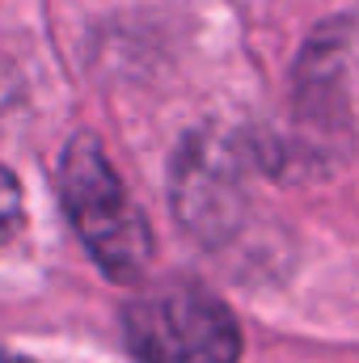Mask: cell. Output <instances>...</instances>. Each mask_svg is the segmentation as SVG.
Listing matches in <instances>:
<instances>
[{
  "label": "cell",
  "mask_w": 359,
  "mask_h": 363,
  "mask_svg": "<svg viewBox=\"0 0 359 363\" xmlns=\"http://www.w3.org/2000/svg\"><path fill=\"white\" fill-rule=\"evenodd\" d=\"M21 228V186L9 169H0V245Z\"/></svg>",
  "instance_id": "cell-3"
},
{
  "label": "cell",
  "mask_w": 359,
  "mask_h": 363,
  "mask_svg": "<svg viewBox=\"0 0 359 363\" xmlns=\"http://www.w3.org/2000/svg\"><path fill=\"white\" fill-rule=\"evenodd\" d=\"M136 363H237L241 330L228 304L199 283H161L123 313Z\"/></svg>",
  "instance_id": "cell-2"
},
{
  "label": "cell",
  "mask_w": 359,
  "mask_h": 363,
  "mask_svg": "<svg viewBox=\"0 0 359 363\" xmlns=\"http://www.w3.org/2000/svg\"><path fill=\"white\" fill-rule=\"evenodd\" d=\"M60 199L68 207V220L77 237L85 241L93 262L118 283H136L148 271L153 258V233L131 203L123 178L106 161L101 144L93 135H77L64 148L60 161Z\"/></svg>",
  "instance_id": "cell-1"
},
{
  "label": "cell",
  "mask_w": 359,
  "mask_h": 363,
  "mask_svg": "<svg viewBox=\"0 0 359 363\" xmlns=\"http://www.w3.org/2000/svg\"><path fill=\"white\" fill-rule=\"evenodd\" d=\"M0 363H30V359H21V355H9V351H0Z\"/></svg>",
  "instance_id": "cell-4"
}]
</instances>
